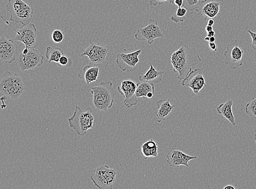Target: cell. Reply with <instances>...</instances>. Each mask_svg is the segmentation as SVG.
I'll return each instance as SVG.
<instances>
[{"mask_svg":"<svg viewBox=\"0 0 256 189\" xmlns=\"http://www.w3.org/2000/svg\"><path fill=\"white\" fill-rule=\"evenodd\" d=\"M201 61L198 51L187 45L182 46L172 53L170 57V63L174 72L178 74V79L180 80L186 78L193 70L192 67Z\"/></svg>","mask_w":256,"mask_h":189,"instance_id":"obj_1","label":"cell"},{"mask_svg":"<svg viewBox=\"0 0 256 189\" xmlns=\"http://www.w3.org/2000/svg\"><path fill=\"white\" fill-rule=\"evenodd\" d=\"M93 104L98 111H106L112 108L116 93L111 81L102 82L99 85L92 88Z\"/></svg>","mask_w":256,"mask_h":189,"instance_id":"obj_2","label":"cell"},{"mask_svg":"<svg viewBox=\"0 0 256 189\" xmlns=\"http://www.w3.org/2000/svg\"><path fill=\"white\" fill-rule=\"evenodd\" d=\"M26 90L20 75L7 71L0 79V92L7 100H14L20 97Z\"/></svg>","mask_w":256,"mask_h":189,"instance_id":"obj_3","label":"cell"},{"mask_svg":"<svg viewBox=\"0 0 256 189\" xmlns=\"http://www.w3.org/2000/svg\"><path fill=\"white\" fill-rule=\"evenodd\" d=\"M69 126L77 134L84 136L89 129L94 127V117L92 115V109L88 107L82 110L80 106H76L74 115L69 118Z\"/></svg>","mask_w":256,"mask_h":189,"instance_id":"obj_4","label":"cell"},{"mask_svg":"<svg viewBox=\"0 0 256 189\" xmlns=\"http://www.w3.org/2000/svg\"><path fill=\"white\" fill-rule=\"evenodd\" d=\"M113 50L112 47L110 45L100 44L91 41L80 57L86 56L94 66L106 68L109 66L110 56Z\"/></svg>","mask_w":256,"mask_h":189,"instance_id":"obj_5","label":"cell"},{"mask_svg":"<svg viewBox=\"0 0 256 189\" xmlns=\"http://www.w3.org/2000/svg\"><path fill=\"white\" fill-rule=\"evenodd\" d=\"M6 8L10 13L11 21L21 23L22 25H28L31 22L34 9L22 0H8Z\"/></svg>","mask_w":256,"mask_h":189,"instance_id":"obj_6","label":"cell"},{"mask_svg":"<svg viewBox=\"0 0 256 189\" xmlns=\"http://www.w3.org/2000/svg\"><path fill=\"white\" fill-rule=\"evenodd\" d=\"M116 169L104 165L94 170L90 179L94 185L100 189H112L116 182Z\"/></svg>","mask_w":256,"mask_h":189,"instance_id":"obj_7","label":"cell"},{"mask_svg":"<svg viewBox=\"0 0 256 189\" xmlns=\"http://www.w3.org/2000/svg\"><path fill=\"white\" fill-rule=\"evenodd\" d=\"M4 20H5L4 19ZM6 21L16 32L14 39L15 41H19V42H22L26 45V48L28 49L38 48V43L37 42L38 29L34 23L22 25L18 30H17L15 28L12 26L7 21Z\"/></svg>","mask_w":256,"mask_h":189,"instance_id":"obj_8","label":"cell"},{"mask_svg":"<svg viewBox=\"0 0 256 189\" xmlns=\"http://www.w3.org/2000/svg\"><path fill=\"white\" fill-rule=\"evenodd\" d=\"M164 37L162 29L158 26V21L153 19H150L148 25L138 29L134 35L136 39L147 41L148 44H152L154 39Z\"/></svg>","mask_w":256,"mask_h":189,"instance_id":"obj_9","label":"cell"},{"mask_svg":"<svg viewBox=\"0 0 256 189\" xmlns=\"http://www.w3.org/2000/svg\"><path fill=\"white\" fill-rule=\"evenodd\" d=\"M44 57L36 49H30L26 54L22 53L18 59V64L22 72L40 67L44 63Z\"/></svg>","mask_w":256,"mask_h":189,"instance_id":"obj_10","label":"cell"},{"mask_svg":"<svg viewBox=\"0 0 256 189\" xmlns=\"http://www.w3.org/2000/svg\"><path fill=\"white\" fill-rule=\"evenodd\" d=\"M224 54L225 63L231 69H236L242 66L244 51L238 46L237 40L228 45Z\"/></svg>","mask_w":256,"mask_h":189,"instance_id":"obj_11","label":"cell"},{"mask_svg":"<svg viewBox=\"0 0 256 189\" xmlns=\"http://www.w3.org/2000/svg\"><path fill=\"white\" fill-rule=\"evenodd\" d=\"M138 84L132 80L127 79L122 82L120 86L118 87V91L124 98V104L128 108L138 105V98L136 96Z\"/></svg>","mask_w":256,"mask_h":189,"instance_id":"obj_12","label":"cell"},{"mask_svg":"<svg viewBox=\"0 0 256 189\" xmlns=\"http://www.w3.org/2000/svg\"><path fill=\"white\" fill-rule=\"evenodd\" d=\"M142 50L125 54L120 53L116 55V64L118 67L123 72H134L136 70V65L140 62L139 56Z\"/></svg>","mask_w":256,"mask_h":189,"instance_id":"obj_13","label":"cell"},{"mask_svg":"<svg viewBox=\"0 0 256 189\" xmlns=\"http://www.w3.org/2000/svg\"><path fill=\"white\" fill-rule=\"evenodd\" d=\"M182 85L190 88L194 95H199L200 91L207 87L202 70L200 68L192 70L186 78L182 80Z\"/></svg>","mask_w":256,"mask_h":189,"instance_id":"obj_14","label":"cell"},{"mask_svg":"<svg viewBox=\"0 0 256 189\" xmlns=\"http://www.w3.org/2000/svg\"><path fill=\"white\" fill-rule=\"evenodd\" d=\"M224 3V0H204L199 2L196 11L204 17V20L212 19L218 16Z\"/></svg>","mask_w":256,"mask_h":189,"instance_id":"obj_15","label":"cell"},{"mask_svg":"<svg viewBox=\"0 0 256 189\" xmlns=\"http://www.w3.org/2000/svg\"><path fill=\"white\" fill-rule=\"evenodd\" d=\"M18 46L14 40L8 39L4 36L0 38V58L6 64H10L16 59Z\"/></svg>","mask_w":256,"mask_h":189,"instance_id":"obj_16","label":"cell"},{"mask_svg":"<svg viewBox=\"0 0 256 189\" xmlns=\"http://www.w3.org/2000/svg\"><path fill=\"white\" fill-rule=\"evenodd\" d=\"M166 158V163L172 168H178L182 165L189 168L190 161L198 159L197 157L189 156L174 147L170 151Z\"/></svg>","mask_w":256,"mask_h":189,"instance_id":"obj_17","label":"cell"},{"mask_svg":"<svg viewBox=\"0 0 256 189\" xmlns=\"http://www.w3.org/2000/svg\"><path fill=\"white\" fill-rule=\"evenodd\" d=\"M158 110L156 112L158 123H162L166 120L171 112L176 108V105H172L170 99H160L157 102Z\"/></svg>","mask_w":256,"mask_h":189,"instance_id":"obj_18","label":"cell"},{"mask_svg":"<svg viewBox=\"0 0 256 189\" xmlns=\"http://www.w3.org/2000/svg\"><path fill=\"white\" fill-rule=\"evenodd\" d=\"M164 71L157 70L150 63V68L144 75L139 76V80L140 82H146L153 84L160 83L163 79Z\"/></svg>","mask_w":256,"mask_h":189,"instance_id":"obj_19","label":"cell"},{"mask_svg":"<svg viewBox=\"0 0 256 189\" xmlns=\"http://www.w3.org/2000/svg\"><path fill=\"white\" fill-rule=\"evenodd\" d=\"M100 73V68L94 65H86L82 68V72L79 74L80 79H84L88 85L93 82L98 81Z\"/></svg>","mask_w":256,"mask_h":189,"instance_id":"obj_20","label":"cell"},{"mask_svg":"<svg viewBox=\"0 0 256 189\" xmlns=\"http://www.w3.org/2000/svg\"><path fill=\"white\" fill-rule=\"evenodd\" d=\"M233 105L234 100L230 99L218 106L216 110L218 114L222 115L226 120L231 123L232 126H235L236 122L233 109H232Z\"/></svg>","mask_w":256,"mask_h":189,"instance_id":"obj_21","label":"cell"},{"mask_svg":"<svg viewBox=\"0 0 256 189\" xmlns=\"http://www.w3.org/2000/svg\"><path fill=\"white\" fill-rule=\"evenodd\" d=\"M156 90L154 84L146 82H140L138 83V87L136 92V96L138 98H152Z\"/></svg>","mask_w":256,"mask_h":189,"instance_id":"obj_22","label":"cell"},{"mask_svg":"<svg viewBox=\"0 0 256 189\" xmlns=\"http://www.w3.org/2000/svg\"><path fill=\"white\" fill-rule=\"evenodd\" d=\"M141 153L145 159L156 158L158 155V144L153 139L148 140L140 147Z\"/></svg>","mask_w":256,"mask_h":189,"instance_id":"obj_23","label":"cell"},{"mask_svg":"<svg viewBox=\"0 0 256 189\" xmlns=\"http://www.w3.org/2000/svg\"><path fill=\"white\" fill-rule=\"evenodd\" d=\"M64 52L61 48H52L50 46H47L46 51V57L48 60V62L50 63L52 62L58 63L60 59Z\"/></svg>","mask_w":256,"mask_h":189,"instance_id":"obj_24","label":"cell"},{"mask_svg":"<svg viewBox=\"0 0 256 189\" xmlns=\"http://www.w3.org/2000/svg\"><path fill=\"white\" fill-rule=\"evenodd\" d=\"M188 9L184 7L178 8L176 13L170 17V20L176 23L183 22L186 19Z\"/></svg>","mask_w":256,"mask_h":189,"instance_id":"obj_25","label":"cell"},{"mask_svg":"<svg viewBox=\"0 0 256 189\" xmlns=\"http://www.w3.org/2000/svg\"><path fill=\"white\" fill-rule=\"evenodd\" d=\"M245 111L248 116L256 120V98L253 97L251 101L246 105Z\"/></svg>","mask_w":256,"mask_h":189,"instance_id":"obj_26","label":"cell"},{"mask_svg":"<svg viewBox=\"0 0 256 189\" xmlns=\"http://www.w3.org/2000/svg\"><path fill=\"white\" fill-rule=\"evenodd\" d=\"M64 33L60 29H56L52 34V39L53 42L58 44L62 42L64 39Z\"/></svg>","mask_w":256,"mask_h":189,"instance_id":"obj_27","label":"cell"},{"mask_svg":"<svg viewBox=\"0 0 256 189\" xmlns=\"http://www.w3.org/2000/svg\"><path fill=\"white\" fill-rule=\"evenodd\" d=\"M199 2L200 0H184L183 7L192 13L196 11Z\"/></svg>","mask_w":256,"mask_h":189,"instance_id":"obj_28","label":"cell"},{"mask_svg":"<svg viewBox=\"0 0 256 189\" xmlns=\"http://www.w3.org/2000/svg\"><path fill=\"white\" fill-rule=\"evenodd\" d=\"M73 63L72 60L66 55H62L57 63L59 67H71Z\"/></svg>","mask_w":256,"mask_h":189,"instance_id":"obj_29","label":"cell"},{"mask_svg":"<svg viewBox=\"0 0 256 189\" xmlns=\"http://www.w3.org/2000/svg\"><path fill=\"white\" fill-rule=\"evenodd\" d=\"M170 1V0H150V3L152 6L156 7L158 5H162Z\"/></svg>","mask_w":256,"mask_h":189,"instance_id":"obj_30","label":"cell"},{"mask_svg":"<svg viewBox=\"0 0 256 189\" xmlns=\"http://www.w3.org/2000/svg\"><path fill=\"white\" fill-rule=\"evenodd\" d=\"M248 32L249 33L250 36L252 39V48L256 51V33L253 32L248 29Z\"/></svg>","mask_w":256,"mask_h":189,"instance_id":"obj_31","label":"cell"},{"mask_svg":"<svg viewBox=\"0 0 256 189\" xmlns=\"http://www.w3.org/2000/svg\"><path fill=\"white\" fill-rule=\"evenodd\" d=\"M184 1V0H170V2L178 8L183 6Z\"/></svg>","mask_w":256,"mask_h":189,"instance_id":"obj_32","label":"cell"},{"mask_svg":"<svg viewBox=\"0 0 256 189\" xmlns=\"http://www.w3.org/2000/svg\"><path fill=\"white\" fill-rule=\"evenodd\" d=\"M209 48L212 51H218V45L215 42H209Z\"/></svg>","mask_w":256,"mask_h":189,"instance_id":"obj_33","label":"cell"},{"mask_svg":"<svg viewBox=\"0 0 256 189\" xmlns=\"http://www.w3.org/2000/svg\"><path fill=\"white\" fill-rule=\"evenodd\" d=\"M213 30L212 26L207 25L206 27V31L208 33Z\"/></svg>","mask_w":256,"mask_h":189,"instance_id":"obj_34","label":"cell"},{"mask_svg":"<svg viewBox=\"0 0 256 189\" xmlns=\"http://www.w3.org/2000/svg\"><path fill=\"white\" fill-rule=\"evenodd\" d=\"M215 34H216V32L214 31V30H212V31L208 33L207 36L210 37H214V36H215Z\"/></svg>","mask_w":256,"mask_h":189,"instance_id":"obj_35","label":"cell"},{"mask_svg":"<svg viewBox=\"0 0 256 189\" xmlns=\"http://www.w3.org/2000/svg\"><path fill=\"white\" fill-rule=\"evenodd\" d=\"M215 21L212 19H210L208 22V25L212 26L214 25Z\"/></svg>","mask_w":256,"mask_h":189,"instance_id":"obj_36","label":"cell"},{"mask_svg":"<svg viewBox=\"0 0 256 189\" xmlns=\"http://www.w3.org/2000/svg\"><path fill=\"white\" fill-rule=\"evenodd\" d=\"M224 189H236V188L232 185H228L226 187H225Z\"/></svg>","mask_w":256,"mask_h":189,"instance_id":"obj_37","label":"cell"},{"mask_svg":"<svg viewBox=\"0 0 256 189\" xmlns=\"http://www.w3.org/2000/svg\"><path fill=\"white\" fill-rule=\"evenodd\" d=\"M216 41V38L215 37H210V40L209 42H215Z\"/></svg>","mask_w":256,"mask_h":189,"instance_id":"obj_38","label":"cell"},{"mask_svg":"<svg viewBox=\"0 0 256 189\" xmlns=\"http://www.w3.org/2000/svg\"><path fill=\"white\" fill-rule=\"evenodd\" d=\"M206 41H207V42H210V37L208 36H206L204 38Z\"/></svg>","mask_w":256,"mask_h":189,"instance_id":"obj_39","label":"cell"},{"mask_svg":"<svg viewBox=\"0 0 256 189\" xmlns=\"http://www.w3.org/2000/svg\"><path fill=\"white\" fill-rule=\"evenodd\" d=\"M254 140L255 141V143L256 144V134L254 135Z\"/></svg>","mask_w":256,"mask_h":189,"instance_id":"obj_40","label":"cell"}]
</instances>
